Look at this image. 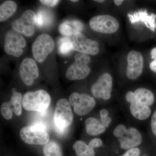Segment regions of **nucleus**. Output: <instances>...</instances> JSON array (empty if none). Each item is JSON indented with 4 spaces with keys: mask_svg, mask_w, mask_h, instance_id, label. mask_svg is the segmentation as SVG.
I'll return each mask as SVG.
<instances>
[{
    "mask_svg": "<svg viewBox=\"0 0 156 156\" xmlns=\"http://www.w3.org/2000/svg\"><path fill=\"white\" fill-rule=\"evenodd\" d=\"M22 95L21 93L17 92L13 93L9 101L13 111L17 115H20L22 113Z\"/></svg>",
    "mask_w": 156,
    "mask_h": 156,
    "instance_id": "4be33fe9",
    "label": "nucleus"
},
{
    "mask_svg": "<svg viewBox=\"0 0 156 156\" xmlns=\"http://www.w3.org/2000/svg\"><path fill=\"white\" fill-rule=\"evenodd\" d=\"M44 156H62L60 145L56 141H49L43 148Z\"/></svg>",
    "mask_w": 156,
    "mask_h": 156,
    "instance_id": "412c9836",
    "label": "nucleus"
},
{
    "mask_svg": "<svg viewBox=\"0 0 156 156\" xmlns=\"http://www.w3.org/2000/svg\"><path fill=\"white\" fill-rule=\"evenodd\" d=\"M20 136L23 141L31 145H45L50 140V136L45 130L34 126L23 128L20 131Z\"/></svg>",
    "mask_w": 156,
    "mask_h": 156,
    "instance_id": "423d86ee",
    "label": "nucleus"
},
{
    "mask_svg": "<svg viewBox=\"0 0 156 156\" xmlns=\"http://www.w3.org/2000/svg\"><path fill=\"white\" fill-rule=\"evenodd\" d=\"M73 149L77 156H95L94 149L82 140H77L73 146Z\"/></svg>",
    "mask_w": 156,
    "mask_h": 156,
    "instance_id": "aec40b11",
    "label": "nucleus"
},
{
    "mask_svg": "<svg viewBox=\"0 0 156 156\" xmlns=\"http://www.w3.org/2000/svg\"><path fill=\"white\" fill-rule=\"evenodd\" d=\"M71 2H79V1H78V0H74V1L72 0V1H71Z\"/></svg>",
    "mask_w": 156,
    "mask_h": 156,
    "instance_id": "58836bf2",
    "label": "nucleus"
},
{
    "mask_svg": "<svg viewBox=\"0 0 156 156\" xmlns=\"http://www.w3.org/2000/svg\"><path fill=\"white\" fill-rule=\"evenodd\" d=\"M70 38L73 50L92 56L96 55L99 52L98 43L88 38L81 32L75 34Z\"/></svg>",
    "mask_w": 156,
    "mask_h": 156,
    "instance_id": "1a4fd4ad",
    "label": "nucleus"
},
{
    "mask_svg": "<svg viewBox=\"0 0 156 156\" xmlns=\"http://www.w3.org/2000/svg\"><path fill=\"white\" fill-rule=\"evenodd\" d=\"M52 20L49 12L45 10H40L36 14L35 24L40 27H44L50 24Z\"/></svg>",
    "mask_w": 156,
    "mask_h": 156,
    "instance_id": "5701e85b",
    "label": "nucleus"
},
{
    "mask_svg": "<svg viewBox=\"0 0 156 156\" xmlns=\"http://www.w3.org/2000/svg\"><path fill=\"white\" fill-rule=\"evenodd\" d=\"M55 130H56L57 134L60 136L64 135L66 131V128H59L56 126L55 127Z\"/></svg>",
    "mask_w": 156,
    "mask_h": 156,
    "instance_id": "473e14b6",
    "label": "nucleus"
},
{
    "mask_svg": "<svg viewBox=\"0 0 156 156\" xmlns=\"http://www.w3.org/2000/svg\"><path fill=\"white\" fill-rule=\"evenodd\" d=\"M127 59L126 75L130 80H136L143 72L144 59L142 54L136 50H131L128 53Z\"/></svg>",
    "mask_w": 156,
    "mask_h": 156,
    "instance_id": "f8f14e48",
    "label": "nucleus"
},
{
    "mask_svg": "<svg viewBox=\"0 0 156 156\" xmlns=\"http://www.w3.org/2000/svg\"><path fill=\"white\" fill-rule=\"evenodd\" d=\"M102 145V140L99 138H94L89 143V146L94 149L95 148L100 147Z\"/></svg>",
    "mask_w": 156,
    "mask_h": 156,
    "instance_id": "c85d7f7f",
    "label": "nucleus"
},
{
    "mask_svg": "<svg viewBox=\"0 0 156 156\" xmlns=\"http://www.w3.org/2000/svg\"><path fill=\"white\" fill-rule=\"evenodd\" d=\"M151 54L152 58L156 60V48H153L151 50Z\"/></svg>",
    "mask_w": 156,
    "mask_h": 156,
    "instance_id": "f704fd0d",
    "label": "nucleus"
},
{
    "mask_svg": "<svg viewBox=\"0 0 156 156\" xmlns=\"http://www.w3.org/2000/svg\"><path fill=\"white\" fill-rule=\"evenodd\" d=\"M54 41L52 37L47 34L40 35L32 46L33 56L37 62L44 61L54 48Z\"/></svg>",
    "mask_w": 156,
    "mask_h": 156,
    "instance_id": "7ed1b4c3",
    "label": "nucleus"
},
{
    "mask_svg": "<svg viewBox=\"0 0 156 156\" xmlns=\"http://www.w3.org/2000/svg\"><path fill=\"white\" fill-rule=\"evenodd\" d=\"M130 111L133 116L140 120L146 119L151 113L149 107L137 102L131 104Z\"/></svg>",
    "mask_w": 156,
    "mask_h": 156,
    "instance_id": "dca6fc26",
    "label": "nucleus"
},
{
    "mask_svg": "<svg viewBox=\"0 0 156 156\" xmlns=\"http://www.w3.org/2000/svg\"><path fill=\"white\" fill-rule=\"evenodd\" d=\"M115 136L119 138L121 147L130 150L136 148L142 142V136L137 129L133 128L126 129L124 125H119L113 131Z\"/></svg>",
    "mask_w": 156,
    "mask_h": 156,
    "instance_id": "f03ea898",
    "label": "nucleus"
},
{
    "mask_svg": "<svg viewBox=\"0 0 156 156\" xmlns=\"http://www.w3.org/2000/svg\"><path fill=\"white\" fill-rule=\"evenodd\" d=\"M26 42L23 37L14 30L7 32L5 36L4 49L9 55L19 57L22 55L23 49L26 47Z\"/></svg>",
    "mask_w": 156,
    "mask_h": 156,
    "instance_id": "0eeeda50",
    "label": "nucleus"
},
{
    "mask_svg": "<svg viewBox=\"0 0 156 156\" xmlns=\"http://www.w3.org/2000/svg\"><path fill=\"white\" fill-rule=\"evenodd\" d=\"M75 60L81 63L88 65L91 62V58L89 55L84 53H78L74 56Z\"/></svg>",
    "mask_w": 156,
    "mask_h": 156,
    "instance_id": "bb28decb",
    "label": "nucleus"
},
{
    "mask_svg": "<svg viewBox=\"0 0 156 156\" xmlns=\"http://www.w3.org/2000/svg\"><path fill=\"white\" fill-rule=\"evenodd\" d=\"M12 92L13 93H15V92H16V89H15V88H13V89H12Z\"/></svg>",
    "mask_w": 156,
    "mask_h": 156,
    "instance_id": "4c0bfd02",
    "label": "nucleus"
},
{
    "mask_svg": "<svg viewBox=\"0 0 156 156\" xmlns=\"http://www.w3.org/2000/svg\"><path fill=\"white\" fill-rule=\"evenodd\" d=\"M108 112L106 109H102L100 111L101 122L105 128H108L112 120L108 117Z\"/></svg>",
    "mask_w": 156,
    "mask_h": 156,
    "instance_id": "a878e982",
    "label": "nucleus"
},
{
    "mask_svg": "<svg viewBox=\"0 0 156 156\" xmlns=\"http://www.w3.org/2000/svg\"><path fill=\"white\" fill-rule=\"evenodd\" d=\"M84 28L83 23L77 20H66L58 27L59 32L65 37H72L77 33L81 32Z\"/></svg>",
    "mask_w": 156,
    "mask_h": 156,
    "instance_id": "2eb2a0df",
    "label": "nucleus"
},
{
    "mask_svg": "<svg viewBox=\"0 0 156 156\" xmlns=\"http://www.w3.org/2000/svg\"><path fill=\"white\" fill-rule=\"evenodd\" d=\"M17 5L13 1H6L0 6V21H5L10 18L15 13Z\"/></svg>",
    "mask_w": 156,
    "mask_h": 156,
    "instance_id": "6ab92c4d",
    "label": "nucleus"
},
{
    "mask_svg": "<svg viewBox=\"0 0 156 156\" xmlns=\"http://www.w3.org/2000/svg\"><path fill=\"white\" fill-rule=\"evenodd\" d=\"M150 67L153 71L156 73V60H154L151 62Z\"/></svg>",
    "mask_w": 156,
    "mask_h": 156,
    "instance_id": "72a5a7b5",
    "label": "nucleus"
},
{
    "mask_svg": "<svg viewBox=\"0 0 156 156\" xmlns=\"http://www.w3.org/2000/svg\"><path fill=\"white\" fill-rule=\"evenodd\" d=\"M151 126L152 131L153 132L154 134L156 136V111L154 112L152 117Z\"/></svg>",
    "mask_w": 156,
    "mask_h": 156,
    "instance_id": "2f4dec72",
    "label": "nucleus"
},
{
    "mask_svg": "<svg viewBox=\"0 0 156 156\" xmlns=\"http://www.w3.org/2000/svg\"><path fill=\"white\" fill-rule=\"evenodd\" d=\"M19 73L23 83L27 86H31L34 80L39 76V69L36 62L32 58H24L20 66Z\"/></svg>",
    "mask_w": 156,
    "mask_h": 156,
    "instance_id": "ddd939ff",
    "label": "nucleus"
},
{
    "mask_svg": "<svg viewBox=\"0 0 156 156\" xmlns=\"http://www.w3.org/2000/svg\"><path fill=\"white\" fill-rule=\"evenodd\" d=\"M13 110L11 104L9 102H5L2 104L1 107V114L4 119L10 120L13 116Z\"/></svg>",
    "mask_w": 156,
    "mask_h": 156,
    "instance_id": "393cba45",
    "label": "nucleus"
},
{
    "mask_svg": "<svg viewBox=\"0 0 156 156\" xmlns=\"http://www.w3.org/2000/svg\"><path fill=\"white\" fill-rule=\"evenodd\" d=\"M141 151L138 148H134L128 151L122 156H140Z\"/></svg>",
    "mask_w": 156,
    "mask_h": 156,
    "instance_id": "cd10ccee",
    "label": "nucleus"
},
{
    "mask_svg": "<svg viewBox=\"0 0 156 156\" xmlns=\"http://www.w3.org/2000/svg\"><path fill=\"white\" fill-rule=\"evenodd\" d=\"M59 2L60 1H57V0H41L40 1V2L44 5L51 7L56 6Z\"/></svg>",
    "mask_w": 156,
    "mask_h": 156,
    "instance_id": "c756f323",
    "label": "nucleus"
},
{
    "mask_svg": "<svg viewBox=\"0 0 156 156\" xmlns=\"http://www.w3.org/2000/svg\"><path fill=\"white\" fill-rule=\"evenodd\" d=\"M112 86L113 80L111 75L108 73H105L92 85L91 92L95 98L108 100L111 97Z\"/></svg>",
    "mask_w": 156,
    "mask_h": 156,
    "instance_id": "9b49d317",
    "label": "nucleus"
},
{
    "mask_svg": "<svg viewBox=\"0 0 156 156\" xmlns=\"http://www.w3.org/2000/svg\"><path fill=\"white\" fill-rule=\"evenodd\" d=\"M58 52L62 55H67L73 51L72 44L70 38L67 37L61 38L58 44Z\"/></svg>",
    "mask_w": 156,
    "mask_h": 156,
    "instance_id": "b1692460",
    "label": "nucleus"
},
{
    "mask_svg": "<svg viewBox=\"0 0 156 156\" xmlns=\"http://www.w3.org/2000/svg\"><path fill=\"white\" fill-rule=\"evenodd\" d=\"M126 98V100L131 104L136 102L135 95L134 92L130 91L127 92Z\"/></svg>",
    "mask_w": 156,
    "mask_h": 156,
    "instance_id": "7c9ffc66",
    "label": "nucleus"
},
{
    "mask_svg": "<svg viewBox=\"0 0 156 156\" xmlns=\"http://www.w3.org/2000/svg\"><path fill=\"white\" fill-rule=\"evenodd\" d=\"M94 1L98 3H103L105 2V1H104V0H96V1Z\"/></svg>",
    "mask_w": 156,
    "mask_h": 156,
    "instance_id": "e433bc0d",
    "label": "nucleus"
},
{
    "mask_svg": "<svg viewBox=\"0 0 156 156\" xmlns=\"http://www.w3.org/2000/svg\"><path fill=\"white\" fill-rule=\"evenodd\" d=\"M90 71L88 65L75 61L68 68L66 76L70 80H83L89 76Z\"/></svg>",
    "mask_w": 156,
    "mask_h": 156,
    "instance_id": "4468645a",
    "label": "nucleus"
},
{
    "mask_svg": "<svg viewBox=\"0 0 156 156\" xmlns=\"http://www.w3.org/2000/svg\"><path fill=\"white\" fill-rule=\"evenodd\" d=\"M87 133L90 135L95 136L102 134L105 131V128L97 119L90 117L85 122Z\"/></svg>",
    "mask_w": 156,
    "mask_h": 156,
    "instance_id": "a211bd4d",
    "label": "nucleus"
},
{
    "mask_svg": "<svg viewBox=\"0 0 156 156\" xmlns=\"http://www.w3.org/2000/svg\"><path fill=\"white\" fill-rule=\"evenodd\" d=\"M92 30L105 34L114 33L119 28V23L115 17L110 15H100L93 17L89 20Z\"/></svg>",
    "mask_w": 156,
    "mask_h": 156,
    "instance_id": "20e7f679",
    "label": "nucleus"
},
{
    "mask_svg": "<svg viewBox=\"0 0 156 156\" xmlns=\"http://www.w3.org/2000/svg\"><path fill=\"white\" fill-rule=\"evenodd\" d=\"M134 93L136 102L148 106L154 103V96L152 92L149 89L139 88L136 89Z\"/></svg>",
    "mask_w": 156,
    "mask_h": 156,
    "instance_id": "f3484780",
    "label": "nucleus"
},
{
    "mask_svg": "<svg viewBox=\"0 0 156 156\" xmlns=\"http://www.w3.org/2000/svg\"><path fill=\"white\" fill-rule=\"evenodd\" d=\"M69 102L73 106L74 112L80 116L85 115L95 107V99L86 94H80L78 92L72 93L69 98Z\"/></svg>",
    "mask_w": 156,
    "mask_h": 156,
    "instance_id": "6e6552de",
    "label": "nucleus"
},
{
    "mask_svg": "<svg viewBox=\"0 0 156 156\" xmlns=\"http://www.w3.org/2000/svg\"><path fill=\"white\" fill-rule=\"evenodd\" d=\"M123 2H124V1L123 0H115L114 1V2L115 5L118 6L121 5L122 4Z\"/></svg>",
    "mask_w": 156,
    "mask_h": 156,
    "instance_id": "c9c22d12",
    "label": "nucleus"
},
{
    "mask_svg": "<svg viewBox=\"0 0 156 156\" xmlns=\"http://www.w3.org/2000/svg\"><path fill=\"white\" fill-rule=\"evenodd\" d=\"M51 97L48 92L42 89L26 92L22 100V106L29 111L44 112L50 106Z\"/></svg>",
    "mask_w": 156,
    "mask_h": 156,
    "instance_id": "f257e3e1",
    "label": "nucleus"
},
{
    "mask_svg": "<svg viewBox=\"0 0 156 156\" xmlns=\"http://www.w3.org/2000/svg\"><path fill=\"white\" fill-rule=\"evenodd\" d=\"M36 14L34 11L27 10L23 12L21 17L15 20L12 23V28L20 34L30 37L34 33Z\"/></svg>",
    "mask_w": 156,
    "mask_h": 156,
    "instance_id": "9d476101",
    "label": "nucleus"
},
{
    "mask_svg": "<svg viewBox=\"0 0 156 156\" xmlns=\"http://www.w3.org/2000/svg\"><path fill=\"white\" fill-rule=\"evenodd\" d=\"M55 126L58 128H66L72 124L74 116L71 105L65 98L57 101L54 114Z\"/></svg>",
    "mask_w": 156,
    "mask_h": 156,
    "instance_id": "39448f33",
    "label": "nucleus"
}]
</instances>
